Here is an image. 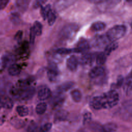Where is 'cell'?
I'll return each mask as SVG.
<instances>
[{
    "instance_id": "cell-1",
    "label": "cell",
    "mask_w": 132,
    "mask_h": 132,
    "mask_svg": "<svg viewBox=\"0 0 132 132\" xmlns=\"http://www.w3.org/2000/svg\"><path fill=\"white\" fill-rule=\"evenodd\" d=\"M119 97L118 92L114 90L109 91L103 96H95L90 102L93 109H109L115 106L119 102Z\"/></svg>"
},
{
    "instance_id": "cell-2",
    "label": "cell",
    "mask_w": 132,
    "mask_h": 132,
    "mask_svg": "<svg viewBox=\"0 0 132 132\" xmlns=\"http://www.w3.org/2000/svg\"><path fill=\"white\" fill-rule=\"evenodd\" d=\"M126 27L122 25H117L108 30L106 33V36L109 41L115 42L122 38L125 34Z\"/></svg>"
},
{
    "instance_id": "cell-3",
    "label": "cell",
    "mask_w": 132,
    "mask_h": 132,
    "mask_svg": "<svg viewBox=\"0 0 132 132\" xmlns=\"http://www.w3.org/2000/svg\"><path fill=\"white\" fill-rule=\"evenodd\" d=\"M35 93V89L33 87H20L15 89L12 91V94L16 98L21 100H28L34 96Z\"/></svg>"
},
{
    "instance_id": "cell-4",
    "label": "cell",
    "mask_w": 132,
    "mask_h": 132,
    "mask_svg": "<svg viewBox=\"0 0 132 132\" xmlns=\"http://www.w3.org/2000/svg\"><path fill=\"white\" fill-rule=\"evenodd\" d=\"M78 26L76 24H70L64 26L60 31V36L62 38L69 40L72 38L78 30Z\"/></svg>"
},
{
    "instance_id": "cell-5",
    "label": "cell",
    "mask_w": 132,
    "mask_h": 132,
    "mask_svg": "<svg viewBox=\"0 0 132 132\" xmlns=\"http://www.w3.org/2000/svg\"><path fill=\"white\" fill-rule=\"evenodd\" d=\"M59 74V72L57 66L54 63L49 64L47 71V75L48 79L51 81H56Z\"/></svg>"
},
{
    "instance_id": "cell-6",
    "label": "cell",
    "mask_w": 132,
    "mask_h": 132,
    "mask_svg": "<svg viewBox=\"0 0 132 132\" xmlns=\"http://www.w3.org/2000/svg\"><path fill=\"white\" fill-rule=\"evenodd\" d=\"M109 40L106 36H100L96 37L92 41V45L95 47H105L108 44Z\"/></svg>"
},
{
    "instance_id": "cell-7",
    "label": "cell",
    "mask_w": 132,
    "mask_h": 132,
    "mask_svg": "<svg viewBox=\"0 0 132 132\" xmlns=\"http://www.w3.org/2000/svg\"><path fill=\"white\" fill-rule=\"evenodd\" d=\"M89 48V44L87 40L81 39L77 42L76 46L74 48V52L75 53H82L87 51Z\"/></svg>"
},
{
    "instance_id": "cell-8",
    "label": "cell",
    "mask_w": 132,
    "mask_h": 132,
    "mask_svg": "<svg viewBox=\"0 0 132 132\" xmlns=\"http://www.w3.org/2000/svg\"><path fill=\"white\" fill-rule=\"evenodd\" d=\"M66 65L68 69L70 71L74 72L77 69L78 61L75 56L72 55L67 59L66 61Z\"/></svg>"
},
{
    "instance_id": "cell-9",
    "label": "cell",
    "mask_w": 132,
    "mask_h": 132,
    "mask_svg": "<svg viewBox=\"0 0 132 132\" xmlns=\"http://www.w3.org/2000/svg\"><path fill=\"white\" fill-rule=\"evenodd\" d=\"M51 90L47 87H42L38 91V97L41 101H44L49 98L51 96Z\"/></svg>"
},
{
    "instance_id": "cell-10",
    "label": "cell",
    "mask_w": 132,
    "mask_h": 132,
    "mask_svg": "<svg viewBox=\"0 0 132 132\" xmlns=\"http://www.w3.org/2000/svg\"><path fill=\"white\" fill-rule=\"evenodd\" d=\"M13 103L12 100L8 96L2 95L0 96V108L3 107L10 109L13 107Z\"/></svg>"
},
{
    "instance_id": "cell-11",
    "label": "cell",
    "mask_w": 132,
    "mask_h": 132,
    "mask_svg": "<svg viewBox=\"0 0 132 132\" xmlns=\"http://www.w3.org/2000/svg\"><path fill=\"white\" fill-rule=\"evenodd\" d=\"M105 73V69L102 66H96L93 68L89 73V76L91 78H95L102 76Z\"/></svg>"
},
{
    "instance_id": "cell-12",
    "label": "cell",
    "mask_w": 132,
    "mask_h": 132,
    "mask_svg": "<svg viewBox=\"0 0 132 132\" xmlns=\"http://www.w3.org/2000/svg\"><path fill=\"white\" fill-rule=\"evenodd\" d=\"M68 116V112L63 109L58 110L54 116L55 122H61L66 120Z\"/></svg>"
},
{
    "instance_id": "cell-13",
    "label": "cell",
    "mask_w": 132,
    "mask_h": 132,
    "mask_svg": "<svg viewBox=\"0 0 132 132\" xmlns=\"http://www.w3.org/2000/svg\"><path fill=\"white\" fill-rule=\"evenodd\" d=\"M95 56L91 53H85L80 58L81 63L84 65L90 64L93 61Z\"/></svg>"
},
{
    "instance_id": "cell-14",
    "label": "cell",
    "mask_w": 132,
    "mask_h": 132,
    "mask_svg": "<svg viewBox=\"0 0 132 132\" xmlns=\"http://www.w3.org/2000/svg\"><path fill=\"white\" fill-rule=\"evenodd\" d=\"M74 85V83L72 81L64 82L58 87L57 89V91L58 93L61 94L63 92H66L68 90H70L71 88L73 87Z\"/></svg>"
},
{
    "instance_id": "cell-15",
    "label": "cell",
    "mask_w": 132,
    "mask_h": 132,
    "mask_svg": "<svg viewBox=\"0 0 132 132\" xmlns=\"http://www.w3.org/2000/svg\"><path fill=\"white\" fill-rule=\"evenodd\" d=\"M88 124L89 129L91 132H104L103 125L97 122H90Z\"/></svg>"
},
{
    "instance_id": "cell-16",
    "label": "cell",
    "mask_w": 132,
    "mask_h": 132,
    "mask_svg": "<svg viewBox=\"0 0 132 132\" xmlns=\"http://www.w3.org/2000/svg\"><path fill=\"white\" fill-rule=\"evenodd\" d=\"M15 61V57L11 54H6L4 55L2 57V63L3 65L6 67L9 65V67L13 64Z\"/></svg>"
},
{
    "instance_id": "cell-17",
    "label": "cell",
    "mask_w": 132,
    "mask_h": 132,
    "mask_svg": "<svg viewBox=\"0 0 132 132\" xmlns=\"http://www.w3.org/2000/svg\"><path fill=\"white\" fill-rule=\"evenodd\" d=\"M21 72V68L20 66L17 64L13 63L10 65L8 69V72L11 76L18 75Z\"/></svg>"
},
{
    "instance_id": "cell-18",
    "label": "cell",
    "mask_w": 132,
    "mask_h": 132,
    "mask_svg": "<svg viewBox=\"0 0 132 132\" xmlns=\"http://www.w3.org/2000/svg\"><path fill=\"white\" fill-rule=\"evenodd\" d=\"M106 27V24L101 21H96L92 24L91 29L94 31H99L103 30Z\"/></svg>"
},
{
    "instance_id": "cell-19",
    "label": "cell",
    "mask_w": 132,
    "mask_h": 132,
    "mask_svg": "<svg viewBox=\"0 0 132 132\" xmlns=\"http://www.w3.org/2000/svg\"><path fill=\"white\" fill-rule=\"evenodd\" d=\"M18 114L21 117L27 116L29 113V109L25 105H19L16 107Z\"/></svg>"
},
{
    "instance_id": "cell-20",
    "label": "cell",
    "mask_w": 132,
    "mask_h": 132,
    "mask_svg": "<svg viewBox=\"0 0 132 132\" xmlns=\"http://www.w3.org/2000/svg\"><path fill=\"white\" fill-rule=\"evenodd\" d=\"M104 132H116L118 129V125L113 122L107 123L103 125Z\"/></svg>"
},
{
    "instance_id": "cell-21",
    "label": "cell",
    "mask_w": 132,
    "mask_h": 132,
    "mask_svg": "<svg viewBox=\"0 0 132 132\" xmlns=\"http://www.w3.org/2000/svg\"><path fill=\"white\" fill-rule=\"evenodd\" d=\"M118 47V44L116 42H112L108 44L105 48L104 53L106 55H109L112 51H114Z\"/></svg>"
},
{
    "instance_id": "cell-22",
    "label": "cell",
    "mask_w": 132,
    "mask_h": 132,
    "mask_svg": "<svg viewBox=\"0 0 132 132\" xmlns=\"http://www.w3.org/2000/svg\"><path fill=\"white\" fill-rule=\"evenodd\" d=\"M70 94L74 102L76 103L80 102L82 98V94L79 90L74 89L71 92Z\"/></svg>"
},
{
    "instance_id": "cell-23",
    "label": "cell",
    "mask_w": 132,
    "mask_h": 132,
    "mask_svg": "<svg viewBox=\"0 0 132 132\" xmlns=\"http://www.w3.org/2000/svg\"><path fill=\"white\" fill-rule=\"evenodd\" d=\"M46 109L47 104L45 102H41L36 105L35 110L38 114H42L46 111Z\"/></svg>"
},
{
    "instance_id": "cell-24",
    "label": "cell",
    "mask_w": 132,
    "mask_h": 132,
    "mask_svg": "<svg viewBox=\"0 0 132 132\" xmlns=\"http://www.w3.org/2000/svg\"><path fill=\"white\" fill-rule=\"evenodd\" d=\"M32 28L36 36H40L41 35L42 33V25L39 21H36L34 23Z\"/></svg>"
},
{
    "instance_id": "cell-25",
    "label": "cell",
    "mask_w": 132,
    "mask_h": 132,
    "mask_svg": "<svg viewBox=\"0 0 132 132\" xmlns=\"http://www.w3.org/2000/svg\"><path fill=\"white\" fill-rule=\"evenodd\" d=\"M107 56L103 53H100L95 56L96 62L99 66H101L105 63L106 61Z\"/></svg>"
},
{
    "instance_id": "cell-26",
    "label": "cell",
    "mask_w": 132,
    "mask_h": 132,
    "mask_svg": "<svg viewBox=\"0 0 132 132\" xmlns=\"http://www.w3.org/2000/svg\"><path fill=\"white\" fill-rule=\"evenodd\" d=\"M46 19L47 20V22L49 25L52 26L55 23L56 19V16L55 13L54 12V11L52 9H51L48 12L47 15Z\"/></svg>"
},
{
    "instance_id": "cell-27",
    "label": "cell",
    "mask_w": 132,
    "mask_h": 132,
    "mask_svg": "<svg viewBox=\"0 0 132 132\" xmlns=\"http://www.w3.org/2000/svg\"><path fill=\"white\" fill-rule=\"evenodd\" d=\"M51 9V5L50 4H47L45 6H41V9H40V13L42 17L44 20L46 19L47 15L50 11V10Z\"/></svg>"
},
{
    "instance_id": "cell-28",
    "label": "cell",
    "mask_w": 132,
    "mask_h": 132,
    "mask_svg": "<svg viewBox=\"0 0 132 132\" xmlns=\"http://www.w3.org/2000/svg\"><path fill=\"white\" fill-rule=\"evenodd\" d=\"M56 52L59 55H67L74 52L73 48H68L64 47L59 48L56 50Z\"/></svg>"
},
{
    "instance_id": "cell-29",
    "label": "cell",
    "mask_w": 132,
    "mask_h": 132,
    "mask_svg": "<svg viewBox=\"0 0 132 132\" xmlns=\"http://www.w3.org/2000/svg\"><path fill=\"white\" fill-rule=\"evenodd\" d=\"M64 101V98L60 95L55 96L53 101V104L54 107H57L61 106Z\"/></svg>"
},
{
    "instance_id": "cell-30",
    "label": "cell",
    "mask_w": 132,
    "mask_h": 132,
    "mask_svg": "<svg viewBox=\"0 0 132 132\" xmlns=\"http://www.w3.org/2000/svg\"><path fill=\"white\" fill-rule=\"evenodd\" d=\"M52 127V124L51 123H46L41 126L39 130L40 132H47L51 129Z\"/></svg>"
},
{
    "instance_id": "cell-31",
    "label": "cell",
    "mask_w": 132,
    "mask_h": 132,
    "mask_svg": "<svg viewBox=\"0 0 132 132\" xmlns=\"http://www.w3.org/2000/svg\"><path fill=\"white\" fill-rule=\"evenodd\" d=\"M38 126L34 122H31L27 127V132H37Z\"/></svg>"
},
{
    "instance_id": "cell-32",
    "label": "cell",
    "mask_w": 132,
    "mask_h": 132,
    "mask_svg": "<svg viewBox=\"0 0 132 132\" xmlns=\"http://www.w3.org/2000/svg\"><path fill=\"white\" fill-rule=\"evenodd\" d=\"M12 125H13V126L17 128H22L24 125V123L22 120L16 119L15 120H13L12 121Z\"/></svg>"
},
{
    "instance_id": "cell-33",
    "label": "cell",
    "mask_w": 132,
    "mask_h": 132,
    "mask_svg": "<svg viewBox=\"0 0 132 132\" xmlns=\"http://www.w3.org/2000/svg\"><path fill=\"white\" fill-rule=\"evenodd\" d=\"M36 34L34 31V30L31 27L29 30V43L31 44H33L35 42V37H36Z\"/></svg>"
},
{
    "instance_id": "cell-34",
    "label": "cell",
    "mask_w": 132,
    "mask_h": 132,
    "mask_svg": "<svg viewBox=\"0 0 132 132\" xmlns=\"http://www.w3.org/2000/svg\"><path fill=\"white\" fill-rule=\"evenodd\" d=\"M91 120V114L90 112L86 113L83 118V123L84 124H89Z\"/></svg>"
},
{
    "instance_id": "cell-35",
    "label": "cell",
    "mask_w": 132,
    "mask_h": 132,
    "mask_svg": "<svg viewBox=\"0 0 132 132\" xmlns=\"http://www.w3.org/2000/svg\"><path fill=\"white\" fill-rule=\"evenodd\" d=\"M22 37H23V31L22 30H19L15 34L14 38L16 41L20 42L22 40Z\"/></svg>"
},
{
    "instance_id": "cell-36",
    "label": "cell",
    "mask_w": 132,
    "mask_h": 132,
    "mask_svg": "<svg viewBox=\"0 0 132 132\" xmlns=\"http://www.w3.org/2000/svg\"><path fill=\"white\" fill-rule=\"evenodd\" d=\"M9 2V1L8 0H0V10L4 9Z\"/></svg>"
},
{
    "instance_id": "cell-37",
    "label": "cell",
    "mask_w": 132,
    "mask_h": 132,
    "mask_svg": "<svg viewBox=\"0 0 132 132\" xmlns=\"http://www.w3.org/2000/svg\"><path fill=\"white\" fill-rule=\"evenodd\" d=\"M123 78L122 76H119L117 79V87H120L123 84Z\"/></svg>"
},
{
    "instance_id": "cell-38",
    "label": "cell",
    "mask_w": 132,
    "mask_h": 132,
    "mask_svg": "<svg viewBox=\"0 0 132 132\" xmlns=\"http://www.w3.org/2000/svg\"><path fill=\"white\" fill-rule=\"evenodd\" d=\"M126 83H127V85L128 86V87L131 89L132 90V76L128 78L127 80V81H126Z\"/></svg>"
},
{
    "instance_id": "cell-39",
    "label": "cell",
    "mask_w": 132,
    "mask_h": 132,
    "mask_svg": "<svg viewBox=\"0 0 132 132\" xmlns=\"http://www.w3.org/2000/svg\"><path fill=\"white\" fill-rule=\"evenodd\" d=\"M45 1H36L35 2V3L34 4V6L35 7L37 8L38 7H41L42 5L43 4V3H45Z\"/></svg>"
},
{
    "instance_id": "cell-40",
    "label": "cell",
    "mask_w": 132,
    "mask_h": 132,
    "mask_svg": "<svg viewBox=\"0 0 132 132\" xmlns=\"http://www.w3.org/2000/svg\"><path fill=\"white\" fill-rule=\"evenodd\" d=\"M3 122H4V120L1 118H0V125L2 124L3 123Z\"/></svg>"
},
{
    "instance_id": "cell-41",
    "label": "cell",
    "mask_w": 132,
    "mask_h": 132,
    "mask_svg": "<svg viewBox=\"0 0 132 132\" xmlns=\"http://www.w3.org/2000/svg\"><path fill=\"white\" fill-rule=\"evenodd\" d=\"M77 132H86V131H85L84 130H83V129H79V130H78Z\"/></svg>"
},
{
    "instance_id": "cell-42",
    "label": "cell",
    "mask_w": 132,
    "mask_h": 132,
    "mask_svg": "<svg viewBox=\"0 0 132 132\" xmlns=\"http://www.w3.org/2000/svg\"><path fill=\"white\" fill-rule=\"evenodd\" d=\"M131 28H132V23H131Z\"/></svg>"
}]
</instances>
